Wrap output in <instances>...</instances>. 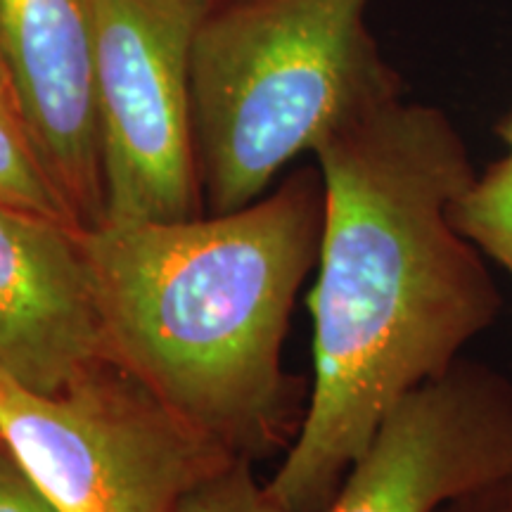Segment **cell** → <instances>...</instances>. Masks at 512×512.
Segmentation results:
<instances>
[{"label":"cell","instance_id":"obj_1","mask_svg":"<svg viewBox=\"0 0 512 512\" xmlns=\"http://www.w3.org/2000/svg\"><path fill=\"white\" fill-rule=\"evenodd\" d=\"M325 214L304 420L268 494L323 512L382 420L446 375L494 325L503 297L453 202L477 176L439 107L384 102L316 147Z\"/></svg>","mask_w":512,"mask_h":512},{"label":"cell","instance_id":"obj_2","mask_svg":"<svg viewBox=\"0 0 512 512\" xmlns=\"http://www.w3.org/2000/svg\"><path fill=\"white\" fill-rule=\"evenodd\" d=\"M323 214V178L306 166L226 214L79 233L114 361L235 456L302 425L283 342Z\"/></svg>","mask_w":512,"mask_h":512},{"label":"cell","instance_id":"obj_3","mask_svg":"<svg viewBox=\"0 0 512 512\" xmlns=\"http://www.w3.org/2000/svg\"><path fill=\"white\" fill-rule=\"evenodd\" d=\"M370 0H228L192 53V136L207 214L264 197L287 164L403 95Z\"/></svg>","mask_w":512,"mask_h":512},{"label":"cell","instance_id":"obj_4","mask_svg":"<svg viewBox=\"0 0 512 512\" xmlns=\"http://www.w3.org/2000/svg\"><path fill=\"white\" fill-rule=\"evenodd\" d=\"M0 439L60 512H176L238 458L117 361L53 396L0 375Z\"/></svg>","mask_w":512,"mask_h":512},{"label":"cell","instance_id":"obj_5","mask_svg":"<svg viewBox=\"0 0 512 512\" xmlns=\"http://www.w3.org/2000/svg\"><path fill=\"white\" fill-rule=\"evenodd\" d=\"M105 221H178L202 209L192 53L214 0H91Z\"/></svg>","mask_w":512,"mask_h":512},{"label":"cell","instance_id":"obj_6","mask_svg":"<svg viewBox=\"0 0 512 512\" xmlns=\"http://www.w3.org/2000/svg\"><path fill=\"white\" fill-rule=\"evenodd\" d=\"M512 475V380L460 361L401 399L323 512H437Z\"/></svg>","mask_w":512,"mask_h":512},{"label":"cell","instance_id":"obj_7","mask_svg":"<svg viewBox=\"0 0 512 512\" xmlns=\"http://www.w3.org/2000/svg\"><path fill=\"white\" fill-rule=\"evenodd\" d=\"M0 74L74 226L105 223L91 0H0Z\"/></svg>","mask_w":512,"mask_h":512},{"label":"cell","instance_id":"obj_8","mask_svg":"<svg viewBox=\"0 0 512 512\" xmlns=\"http://www.w3.org/2000/svg\"><path fill=\"white\" fill-rule=\"evenodd\" d=\"M81 228L0 204V375L62 394L112 363Z\"/></svg>","mask_w":512,"mask_h":512},{"label":"cell","instance_id":"obj_9","mask_svg":"<svg viewBox=\"0 0 512 512\" xmlns=\"http://www.w3.org/2000/svg\"><path fill=\"white\" fill-rule=\"evenodd\" d=\"M0 204L72 223L53 183L38 162L15 102L0 74Z\"/></svg>","mask_w":512,"mask_h":512},{"label":"cell","instance_id":"obj_10","mask_svg":"<svg viewBox=\"0 0 512 512\" xmlns=\"http://www.w3.org/2000/svg\"><path fill=\"white\" fill-rule=\"evenodd\" d=\"M176 512H285L254 477L249 458L238 456L204 479L178 505Z\"/></svg>","mask_w":512,"mask_h":512},{"label":"cell","instance_id":"obj_11","mask_svg":"<svg viewBox=\"0 0 512 512\" xmlns=\"http://www.w3.org/2000/svg\"><path fill=\"white\" fill-rule=\"evenodd\" d=\"M0 512H60L0 441Z\"/></svg>","mask_w":512,"mask_h":512},{"label":"cell","instance_id":"obj_12","mask_svg":"<svg viewBox=\"0 0 512 512\" xmlns=\"http://www.w3.org/2000/svg\"><path fill=\"white\" fill-rule=\"evenodd\" d=\"M437 512H512V475L453 498Z\"/></svg>","mask_w":512,"mask_h":512},{"label":"cell","instance_id":"obj_13","mask_svg":"<svg viewBox=\"0 0 512 512\" xmlns=\"http://www.w3.org/2000/svg\"><path fill=\"white\" fill-rule=\"evenodd\" d=\"M498 133H501L503 143H505V147H508V152H505V155L512 157V112L503 119V124H501V128H498Z\"/></svg>","mask_w":512,"mask_h":512},{"label":"cell","instance_id":"obj_14","mask_svg":"<svg viewBox=\"0 0 512 512\" xmlns=\"http://www.w3.org/2000/svg\"><path fill=\"white\" fill-rule=\"evenodd\" d=\"M505 271H508V273L512 275V261H510V264H508V266H505Z\"/></svg>","mask_w":512,"mask_h":512},{"label":"cell","instance_id":"obj_15","mask_svg":"<svg viewBox=\"0 0 512 512\" xmlns=\"http://www.w3.org/2000/svg\"><path fill=\"white\" fill-rule=\"evenodd\" d=\"M214 3H216V5H221V3H228V0H214Z\"/></svg>","mask_w":512,"mask_h":512},{"label":"cell","instance_id":"obj_16","mask_svg":"<svg viewBox=\"0 0 512 512\" xmlns=\"http://www.w3.org/2000/svg\"><path fill=\"white\" fill-rule=\"evenodd\" d=\"M0 441H3V439H0Z\"/></svg>","mask_w":512,"mask_h":512}]
</instances>
